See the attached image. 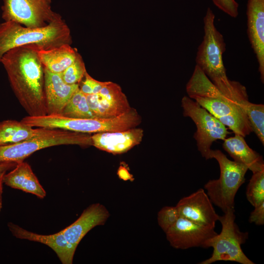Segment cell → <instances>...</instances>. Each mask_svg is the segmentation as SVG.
I'll use <instances>...</instances> for the list:
<instances>
[{"label": "cell", "instance_id": "cell-14", "mask_svg": "<svg viewBox=\"0 0 264 264\" xmlns=\"http://www.w3.org/2000/svg\"><path fill=\"white\" fill-rule=\"evenodd\" d=\"M247 33L258 64L261 82H264V0H248Z\"/></svg>", "mask_w": 264, "mask_h": 264}, {"label": "cell", "instance_id": "cell-17", "mask_svg": "<svg viewBox=\"0 0 264 264\" xmlns=\"http://www.w3.org/2000/svg\"><path fill=\"white\" fill-rule=\"evenodd\" d=\"M44 90L47 114H61L79 84L65 83L59 74L44 68Z\"/></svg>", "mask_w": 264, "mask_h": 264}, {"label": "cell", "instance_id": "cell-9", "mask_svg": "<svg viewBox=\"0 0 264 264\" xmlns=\"http://www.w3.org/2000/svg\"><path fill=\"white\" fill-rule=\"evenodd\" d=\"M183 115L190 117L195 123L197 131L194 138L198 151L206 160L209 159V154L213 143L226 138L227 128L219 120L200 106L196 101L184 96L181 100Z\"/></svg>", "mask_w": 264, "mask_h": 264}, {"label": "cell", "instance_id": "cell-11", "mask_svg": "<svg viewBox=\"0 0 264 264\" xmlns=\"http://www.w3.org/2000/svg\"><path fill=\"white\" fill-rule=\"evenodd\" d=\"M165 233L173 247L184 250L205 248L206 241L217 234L215 227L198 224L182 217H179Z\"/></svg>", "mask_w": 264, "mask_h": 264}, {"label": "cell", "instance_id": "cell-3", "mask_svg": "<svg viewBox=\"0 0 264 264\" xmlns=\"http://www.w3.org/2000/svg\"><path fill=\"white\" fill-rule=\"evenodd\" d=\"M186 90L189 98L234 133L245 137L253 132L242 106L220 91L197 65Z\"/></svg>", "mask_w": 264, "mask_h": 264}, {"label": "cell", "instance_id": "cell-27", "mask_svg": "<svg viewBox=\"0 0 264 264\" xmlns=\"http://www.w3.org/2000/svg\"><path fill=\"white\" fill-rule=\"evenodd\" d=\"M214 4L220 10L232 18L238 14L239 4L235 0H212Z\"/></svg>", "mask_w": 264, "mask_h": 264}, {"label": "cell", "instance_id": "cell-19", "mask_svg": "<svg viewBox=\"0 0 264 264\" xmlns=\"http://www.w3.org/2000/svg\"><path fill=\"white\" fill-rule=\"evenodd\" d=\"M3 182L12 188L33 194L40 198H44L46 195L31 166L24 161L17 163L8 173L6 172Z\"/></svg>", "mask_w": 264, "mask_h": 264}, {"label": "cell", "instance_id": "cell-15", "mask_svg": "<svg viewBox=\"0 0 264 264\" xmlns=\"http://www.w3.org/2000/svg\"><path fill=\"white\" fill-rule=\"evenodd\" d=\"M109 216V211L104 205L92 204L84 210L74 222L61 231L67 242L76 250L87 233L94 227L104 224Z\"/></svg>", "mask_w": 264, "mask_h": 264}, {"label": "cell", "instance_id": "cell-10", "mask_svg": "<svg viewBox=\"0 0 264 264\" xmlns=\"http://www.w3.org/2000/svg\"><path fill=\"white\" fill-rule=\"evenodd\" d=\"M51 0H3L1 18L29 28L42 27L60 14L51 9Z\"/></svg>", "mask_w": 264, "mask_h": 264}, {"label": "cell", "instance_id": "cell-28", "mask_svg": "<svg viewBox=\"0 0 264 264\" xmlns=\"http://www.w3.org/2000/svg\"><path fill=\"white\" fill-rule=\"evenodd\" d=\"M249 221L257 225L264 224V202L254 207V209L250 214Z\"/></svg>", "mask_w": 264, "mask_h": 264}, {"label": "cell", "instance_id": "cell-26", "mask_svg": "<svg viewBox=\"0 0 264 264\" xmlns=\"http://www.w3.org/2000/svg\"><path fill=\"white\" fill-rule=\"evenodd\" d=\"M180 217L176 206H165L157 214L158 225L165 233Z\"/></svg>", "mask_w": 264, "mask_h": 264}, {"label": "cell", "instance_id": "cell-5", "mask_svg": "<svg viewBox=\"0 0 264 264\" xmlns=\"http://www.w3.org/2000/svg\"><path fill=\"white\" fill-rule=\"evenodd\" d=\"M21 121L33 127L62 129L90 133L124 131L136 127L141 121L137 111L132 108L128 112L112 118H75L61 114L25 116Z\"/></svg>", "mask_w": 264, "mask_h": 264}, {"label": "cell", "instance_id": "cell-2", "mask_svg": "<svg viewBox=\"0 0 264 264\" xmlns=\"http://www.w3.org/2000/svg\"><path fill=\"white\" fill-rule=\"evenodd\" d=\"M215 16L210 8L203 18L204 36L196 57L197 66L224 94L240 104L248 100L246 88L227 77L223 61L226 44L215 24Z\"/></svg>", "mask_w": 264, "mask_h": 264}, {"label": "cell", "instance_id": "cell-13", "mask_svg": "<svg viewBox=\"0 0 264 264\" xmlns=\"http://www.w3.org/2000/svg\"><path fill=\"white\" fill-rule=\"evenodd\" d=\"M182 217L198 224L215 228L219 215L204 190L200 188L181 198L176 206Z\"/></svg>", "mask_w": 264, "mask_h": 264}, {"label": "cell", "instance_id": "cell-7", "mask_svg": "<svg viewBox=\"0 0 264 264\" xmlns=\"http://www.w3.org/2000/svg\"><path fill=\"white\" fill-rule=\"evenodd\" d=\"M223 213L219 219L222 226L220 233L209 239L205 244V248H213L212 254L199 264H211L223 261L241 264H254L242 248V245L248 238V233L241 231L235 222V209H229Z\"/></svg>", "mask_w": 264, "mask_h": 264}, {"label": "cell", "instance_id": "cell-21", "mask_svg": "<svg viewBox=\"0 0 264 264\" xmlns=\"http://www.w3.org/2000/svg\"><path fill=\"white\" fill-rule=\"evenodd\" d=\"M78 52L70 44H65L48 49L38 50L44 67L51 72L60 74L75 60Z\"/></svg>", "mask_w": 264, "mask_h": 264}, {"label": "cell", "instance_id": "cell-6", "mask_svg": "<svg viewBox=\"0 0 264 264\" xmlns=\"http://www.w3.org/2000/svg\"><path fill=\"white\" fill-rule=\"evenodd\" d=\"M212 158L219 163L220 176L218 179L209 180L204 188L212 203L224 213L234 208L236 193L244 182L248 169L242 163L229 159L219 150H211L209 159Z\"/></svg>", "mask_w": 264, "mask_h": 264}, {"label": "cell", "instance_id": "cell-20", "mask_svg": "<svg viewBox=\"0 0 264 264\" xmlns=\"http://www.w3.org/2000/svg\"><path fill=\"white\" fill-rule=\"evenodd\" d=\"M222 147L234 160L245 165L253 173L264 170L263 157L249 147L242 135L235 133L226 138Z\"/></svg>", "mask_w": 264, "mask_h": 264}, {"label": "cell", "instance_id": "cell-22", "mask_svg": "<svg viewBox=\"0 0 264 264\" xmlns=\"http://www.w3.org/2000/svg\"><path fill=\"white\" fill-rule=\"evenodd\" d=\"M48 129L33 127L15 120L0 122V146L12 144L30 139L45 133Z\"/></svg>", "mask_w": 264, "mask_h": 264}, {"label": "cell", "instance_id": "cell-23", "mask_svg": "<svg viewBox=\"0 0 264 264\" xmlns=\"http://www.w3.org/2000/svg\"><path fill=\"white\" fill-rule=\"evenodd\" d=\"M61 115L75 118H96L88 105L86 95L79 88L71 97Z\"/></svg>", "mask_w": 264, "mask_h": 264}, {"label": "cell", "instance_id": "cell-8", "mask_svg": "<svg viewBox=\"0 0 264 264\" xmlns=\"http://www.w3.org/2000/svg\"><path fill=\"white\" fill-rule=\"evenodd\" d=\"M62 145H92L88 133L48 129L43 134L19 143L0 146V163H18L39 150Z\"/></svg>", "mask_w": 264, "mask_h": 264}, {"label": "cell", "instance_id": "cell-25", "mask_svg": "<svg viewBox=\"0 0 264 264\" xmlns=\"http://www.w3.org/2000/svg\"><path fill=\"white\" fill-rule=\"evenodd\" d=\"M86 71L82 58L78 53L74 62L59 74L65 83L68 85L79 84Z\"/></svg>", "mask_w": 264, "mask_h": 264}, {"label": "cell", "instance_id": "cell-1", "mask_svg": "<svg viewBox=\"0 0 264 264\" xmlns=\"http://www.w3.org/2000/svg\"><path fill=\"white\" fill-rule=\"evenodd\" d=\"M38 49L34 45L16 47L6 52L0 61L15 96L30 116L47 114L44 67Z\"/></svg>", "mask_w": 264, "mask_h": 264}, {"label": "cell", "instance_id": "cell-29", "mask_svg": "<svg viewBox=\"0 0 264 264\" xmlns=\"http://www.w3.org/2000/svg\"><path fill=\"white\" fill-rule=\"evenodd\" d=\"M85 75L88 80L92 89V94L99 93L107 83V82H101L94 79L90 76L87 71L86 72Z\"/></svg>", "mask_w": 264, "mask_h": 264}, {"label": "cell", "instance_id": "cell-4", "mask_svg": "<svg viewBox=\"0 0 264 264\" xmlns=\"http://www.w3.org/2000/svg\"><path fill=\"white\" fill-rule=\"evenodd\" d=\"M72 42L69 28L61 15L47 25L38 28L4 21L0 23V63L6 52L16 47L34 45L40 49H48Z\"/></svg>", "mask_w": 264, "mask_h": 264}, {"label": "cell", "instance_id": "cell-16", "mask_svg": "<svg viewBox=\"0 0 264 264\" xmlns=\"http://www.w3.org/2000/svg\"><path fill=\"white\" fill-rule=\"evenodd\" d=\"M143 130L136 127L124 131L95 133L91 136L92 145L113 154L125 153L140 144Z\"/></svg>", "mask_w": 264, "mask_h": 264}, {"label": "cell", "instance_id": "cell-32", "mask_svg": "<svg viewBox=\"0 0 264 264\" xmlns=\"http://www.w3.org/2000/svg\"><path fill=\"white\" fill-rule=\"evenodd\" d=\"M6 172L0 173V211L2 207L3 177Z\"/></svg>", "mask_w": 264, "mask_h": 264}, {"label": "cell", "instance_id": "cell-31", "mask_svg": "<svg viewBox=\"0 0 264 264\" xmlns=\"http://www.w3.org/2000/svg\"><path fill=\"white\" fill-rule=\"evenodd\" d=\"M17 163L15 162L0 163V173L7 172L14 168Z\"/></svg>", "mask_w": 264, "mask_h": 264}, {"label": "cell", "instance_id": "cell-12", "mask_svg": "<svg viewBox=\"0 0 264 264\" xmlns=\"http://www.w3.org/2000/svg\"><path fill=\"white\" fill-rule=\"evenodd\" d=\"M86 95L96 118L117 117L132 109L121 87L112 82H107L99 93Z\"/></svg>", "mask_w": 264, "mask_h": 264}, {"label": "cell", "instance_id": "cell-18", "mask_svg": "<svg viewBox=\"0 0 264 264\" xmlns=\"http://www.w3.org/2000/svg\"><path fill=\"white\" fill-rule=\"evenodd\" d=\"M8 227L16 238L43 243L51 248L63 264H72L75 250L67 242L61 230L50 235H41L29 231L12 222Z\"/></svg>", "mask_w": 264, "mask_h": 264}, {"label": "cell", "instance_id": "cell-30", "mask_svg": "<svg viewBox=\"0 0 264 264\" xmlns=\"http://www.w3.org/2000/svg\"><path fill=\"white\" fill-rule=\"evenodd\" d=\"M118 175L120 178L124 180H132V177L128 170L123 166H120L118 171Z\"/></svg>", "mask_w": 264, "mask_h": 264}, {"label": "cell", "instance_id": "cell-24", "mask_svg": "<svg viewBox=\"0 0 264 264\" xmlns=\"http://www.w3.org/2000/svg\"><path fill=\"white\" fill-rule=\"evenodd\" d=\"M246 197L254 207L264 202V170L253 173L247 186Z\"/></svg>", "mask_w": 264, "mask_h": 264}]
</instances>
